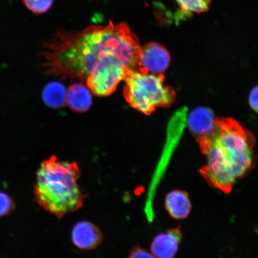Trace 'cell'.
I'll use <instances>...</instances> for the list:
<instances>
[{"instance_id": "5bb4252c", "label": "cell", "mask_w": 258, "mask_h": 258, "mask_svg": "<svg viewBox=\"0 0 258 258\" xmlns=\"http://www.w3.org/2000/svg\"><path fill=\"white\" fill-rule=\"evenodd\" d=\"M14 208V202L11 197L4 192H0V217L11 214Z\"/></svg>"}, {"instance_id": "6da1fadb", "label": "cell", "mask_w": 258, "mask_h": 258, "mask_svg": "<svg viewBox=\"0 0 258 258\" xmlns=\"http://www.w3.org/2000/svg\"><path fill=\"white\" fill-rule=\"evenodd\" d=\"M141 48L127 24L110 21L81 31L57 30L42 44L39 54L47 75L85 83L102 71L139 70Z\"/></svg>"}, {"instance_id": "7c38bea8", "label": "cell", "mask_w": 258, "mask_h": 258, "mask_svg": "<svg viewBox=\"0 0 258 258\" xmlns=\"http://www.w3.org/2000/svg\"><path fill=\"white\" fill-rule=\"evenodd\" d=\"M183 15H191L192 13L201 14L208 11L212 0H176Z\"/></svg>"}, {"instance_id": "2e32d148", "label": "cell", "mask_w": 258, "mask_h": 258, "mask_svg": "<svg viewBox=\"0 0 258 258\" xmlns=\"http://www.w3.org/2000/svg\"><path fill=\"white\" fill-rule=\"evenodd\" d=\"M250 107L258 113V86L251 90L249 98Z\"/></svg>"}, {"instance_id": "8992f818", "label": "cell", "mask_w": 258, "mask_h": 258, "mask_svg": "<svg viewBox=\"0 0 258 258\" xmlns=\"http://www.w3.org/2000/svg\"><path fill=\"white\" fill-rule=\"evenodd\" d=\"M72 237L73 243L81 250H89L98 247L103 241L100 229L92 222L83 221L74 226Z\"/></svg>"}, {"instance_id": "30bf717a", "label": "cell", "mask_w": 258, "mask_h": 258, "mask_svg": "<svg viewBox=\"0 0 258 258\" xmlns=\"http://www.w3.org/2000/svg\"><path fill=\"white\" fill-rule=\"evenodd\" d=\"M67 103L73 111L88 110L92 105V96L89 88L81 83L71 86L67 91Z\"/></svg>"}, {"instance_id": "8fae6325", "label": "cell", "mask_w": 258, "mask_h": 258, "mask_svg": "<svg viewBox=\"0 0 258 258\" xmlns=\"http://www.w3.org/2000/svg\"><path fill=\"white\" fill-rule=\"evenodd\" d=\"M67 94L63 86L59 83H50L44 89V101L51 107L60 108L67 102Z\"/></svg>"}, {"instance_id": "5b68a950", "label": "cell", "mask_w": 258, "mask_h": 258, "mask_svg": "<svg viewBox=\"0 0 258 258\" xmlns=\"http://www.w3.org/2000/svg\"><path fill=\"white\" fill-rule=\"evenodd\" d=\"M170 56L168 51L159 43H147L141 48L139 70L154 74H163L169 66Z\"/></svg>"}, {"instance_id": "9a60e30c", "label": "cell", "mask_w": 258, "mask_h": 258, "mask_svg": "<svg viewBox=\"0 0 258 258\" xmlns=\"http://www.w3.org/2000/svg\"><path fill=\"white\" fill-rule=\"evenodd\" d=\"M128 258H156L153 253L148 251L140 246H135L131 251Z\"/></svg>"}, {"instance_id": "277c9868", "label": "cell", "mask_w": 258, "mask_h": 258, "mask_svg": "<svg viewBox=\"0 0 258 258\" xmlns=\"http://www.w3.org/2000/svg\"><path fill=\"white\" fill-rule=\"evenodd\" d=\"M124 97L131 107L145 115L166 108L175 101L176 93L164 85L163 74L135 70L124 80Z\"/></svg>"}, {"instance_id": "7a4b0ae2", "label": "cell", "mask_w": 258, "mask_h": 258, "mask_svg": "<svg viewBox=\"0 0 258 258\" xmlns=\"http://www.w3.org/2000/svg\"><path fill=\"white\" fill-rule=\"evenodd\" d=\"M197 142L206 158L199 172L213 188L228 195L252 169L255 139L233 119L217 118L214 131Z\"/></svg>"}, {"instance_id": "ba28073f", "label": "cell", "mask_w": 258, "mask_h": 258, "mask_svg": "<svg viewBox=\"0 0 258 258\" xmlns=\"http://www.w3.org/2000/svg\"><path fill=\"white\" fill-rule=\"evenodd\" d=\"M214 112L206 107L197 108L190 113L188 125L190 131L197 138H202L211 134L217 123Z\"/></svg>"}, {"instance_id": "9c48e42d", "label": "cell", "mask_w": 258, "mask_h": 258, "mask_svg": "<svg viewBox=\"0 0 258 258\" xmlns=\"http://www.w3.org/2000/svg\"><path fill=\"white\" fill-rule=\"evenodd\" d=\"M165 206L169 214L175 219L186 218L192 208L188 193L179 189L173 190L167 194Z\"/></svg>"}, {"instance_id": "3957f363", "label": "cell", "mask_w": 258, "mask_h": 258, "mask_svg": "<svg viewBox=\"0 0 258 258\" xmlns=\"http://www.w3.org/2000/svg\"><path fill=\"white\" fill-rule=\"evenodd\" d=\"M81 170L76 162L52 156L40 164L34 185L35 201L60 220L82 208L86 197L80 188Z\"/></svg>"}, {"instance_id": "52a82bcc", "label": "cell", "mask_w": 258, "mask_h": 258, "mask_svg": "<svg viewBox=\"0 0 258 258\" xmlns=\"http://www.w3.org/2000/svg\"><path fill=\"white\" fill-rule=\"evenodd\" d=\"M182 237L180 227L157 235L151 244V252L156 258H173L178 250Z\"/></svg>"}, {"instance_id": "4fadbf2b", "label": "cell", "mask_w": 258, "mask_h": 258, "mask_svg": "<svg viewBox=\"0 0 258 258\" xmlns=\"http://www.w3.org/2000/svg\"><path fill=\"white\" fill-rule=\"evenodd\" d=\"M25 7L35 15H42L52 7L53 0H22Z\"/></svg>"}]
</instances>
